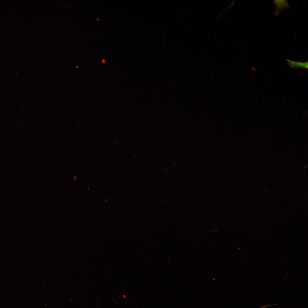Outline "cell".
Here are the masks:
<instances>
[{
    "instance_id": "cell-1",
    "label": "cell",
    "mask_w": 308,
    "mask_h": 308,
    "mask_svg": "<svg viewBox=\"0 0 308 308\" xmlns=\"http://www.w3.org/2000/svg\"><path fill=\"white\" fill-rule=\"evenodd\" d=\"M287 64L293 68H308V61L301 62L287 60Z\"/></svg>"
},
{
    "instance_id": "cell-2",
    "label": "cell",
    "mask_w": 308,
    "mask_h": 308,
    "mask_svg": "<svg viewBox=\"0 0 308 308\" xmlns=\"http://www.w3.org/2000/svg\"><path fill=\"white\" fill-rule=\"evenodd\" d=\"M276 5L275 14L277 15L283 9L289 7L286 0H275L273 1Z\"/></svg>"
},
{
    "instance_id": "cell-3",
    "label": "cell",
    "mask_w": 308,
    "mask_h": 308,
    "mask_svg": "<svg viewBox=\"0 0 308 308\" xmlns=\"http://www.w3.org/2000/svg\"><path fill=\"white\" fill-rule=\"evenodd\" d=\"M271 305H266V306H263L262 307H260V308H266L267 307H269V306H271Z\"/></svg>"
}]
</instances>
